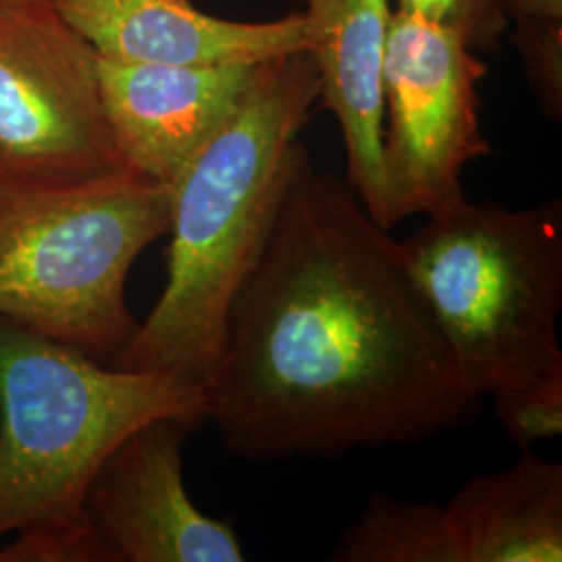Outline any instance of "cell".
Here are the masks:
<instances>
[{
    "label": "cell",
    "instance_id": "cell-2",
    "mask_svg": "<svg viewBox=\"0 0 562 562\" xmlns=\"http://www.w3.org/2000/svg\"><path fill=\"white\" fill-rule=\"evenodd\" d=\"M317 102L319 78L306 50L257 65L236 109L169 186L167 283L111 367L211 382L232 302L278 222Z\"/></svg>",
    "mask_w": 562,
    "mask_h": 562
},
{
    "label": "cell",
    "instance_id": "cell-13",
    "mask_svg": "<svg viewBox=\"0 0 562 562\" xmlns=\"http://www.w3.org/2000/svg\"><path fill=\"white\" fill-rule=\"evenodd\" d=\"M334 562H461L443 506L373 494L341 531Z\"/></svg>",
    "mask_w": 562,
    "mask_h": 562
},
{
    "label": "cell",
    "instance_id": "cell-6",
    "mask_svg": "<svg viewBox=\"0 0 562 562\" xmlns=\"http://www.w3.org/2000/svg\"><path fill=\"white\" fill-rule=\"evenodd\" d=\"M125 169L94 48L55 0H0V176L44 190Z\"/></svg>",
    "mask_w": 562,
    "mask_h": 562
},
{
    "label": "cell",
    "instance_id": "cell-14",
    "mask_svg": "<svg viewBox=\"0 0 562 562\" xmlns=\"http://www.w3.org/2000/svg\"><path fill=\"white\" fill-rule=\"evenodd\" d=\"M508 20L517 23L515 42L543 113L561 120L562 0H504Z\"/></svg>",
    "mask_w": 562,
    "mask_h": 562
},
{
    "label": "cell",
    "instance_id": "cell-3",
    "mask_svg": "<svg viewBox=\"0 0 562 562\" xmlns=\"http://www.w3.org/2000/svg\"><path fill=\"white\" fill-rule=\"evenodd\" d=\"M402 257L464 383L521 450L562 434V204L461 202L427 215Z\"/></svg>",
    "mask_w": 562,
    "mask_h": 562
},
{
    "label": "cell",
    "instance_id": "cell-4",
    "mask_svg": "<svg viewBox=\"0 0 562 562\" xmlns=\"http://www.w3.org/2000/svg\"><path fill=\"white\" fill-rule=\"evenodd\" d=\"M162 417L201 427L206 387L104 367L0 319V562H104L88 487L127 436Z\"/></svg>",
    "mask_w": 562,
    "mask_h": 562
},
{
    "label": "cell",
    "instance_id": "cell-8",
    "mask_svg": "<svg viewBox=\"0 0 562 562\" xmlns=\"http://www.w3.org/2000/svg\"><path fill=\"white\" fill-rule=\"evenodd\" d=\"M199 429L162 417L138 427L102 462L86 515L104 562H241L232 522L204 515L183 483L181 448Z\"/></svg>",
    "mask_w": 562,
    "mask_h": 562
},
{
    "label": "cell",
    "instance_id": "cell-15",
    "mask_svg": "<svg viewBox=\"0 0 562 562\" xmlns=\"http://www.w3.org/2000/svg\"><path fill=\"white\" fill-rule=\"evenodd\" d=\"M398 9L454 30L475 53H496L510 23L504 0H398Z\"/></svg>",
    "mask_w": 562,
    "mask_h": 562
},
{
    "label": "cell",
    "instance_id": "cell-5",
    "mask_svg": "<svg viewBox=\"0 0 562 562\" xmlns=\"http://www.w3.org/2000/svg\"><path fill=\"white\" fill-rule=\"evenodd\" d=\"M171 190L132 169L0 204V319L111 361L136 331L125 281L169 232Z\"/></svg>",
    "mask_w": 562,
    "mask_h": 562
},
{
    "label": "cell",
    "instance_id": "cell-1",
    "mask_svg": "<svg viewBox=\"0 0 562 562\" xmlns=\"http://www.w3.org/2000/svg\"><path fill=\"white\" fill-rule=\"evenodd\" d=\"M480 411L401 241L306 153L206 383L225 450L259 462L340 457L422 442Z\"/></svg>",
    "mask_w": 562,
    "mask_h": 562
},
{
    "label": "cell",
    "instance_id": "cell-9",
    "mask_svg": "<svg viewBox=\"0 0 562 562\" xmlns=\"http://www.w3.org/2000/svg\"><path fill=\"white\" fill-rule=\"evenodd\" d=\"M257 65H153L99 57L102 104L123 162L171 186L236 109Z\"/></svg>",
    "mask_w": 562,
    "mask_h": 562
},
{
    "label": "cell",
    "instance_id": "cell-10",
    "mask_svg": "<svg viewBox=\"0 0 562 562\" xmlns=\"http://www.w3.org/2000/svg\"><path fill=\"white\" fill-rule=\"evenodd\" d=\"M102 59L153 65H244L306 50L302 13L236 21L206 15L190 0H55Z\"/></svg>",
    "mask_w": 562,
    "mask_h": 562
},
{
    "label": "cell",
    "instance_id": "cell-12",
    "mask_svg": "<svg viewBox=\"0 0 562 562\" xmlns=\"http://www.w3.org/2000/svg\"><path fill=\"white\" fill-rule=\"evenodd\" d=\"M461 562H561L562 464L531 450L443 504Z\"/></svg>",
    "mask_w": 562,
    "mask_h": 562
},
{
    "label": "cell",
    "instance_id": "cell-16",
    "mask_svg": "<svg viewBox=\"0 0 562 562\" xmlns=\"http://www.w3.org/2000/svg\"><path fill=\"white\" fill-rule=\"evenodd\" d=\"M13 192H18V190H13V188H11V186L4 181V178L0 176V204L7 201V199L13 194Z\"/></svg>",
    "mask_w": 562,
    "mask_h": 562
},
{
    "label": "cell",
    "instance_id": "cell-11",
    "mask_svg": "<svg viewBox=\"0 0 562 562\" xmlns=\"http://www.w3.org/2000/svg\"><path fill=\"white\" fill-rule=\"evenodd\" d=\"M306 53L319 78V102L340 123L348 186L373 222L387 229L383 183V57L387 0H302Z\"/></svg>",
    "mask_w": 562,
    "mask_h": 562
},
{
    "label": "cell",
    "instance_id": "cell-7",
    "mask_svg": "<svg viewBox=\"0 0 562 562\" xmlns=\"http://www.w3.org/2000/svg\"><path fill=\"white\" fill-rule=\"evenodd\" d=\"M485 74V60L454 30L392 13L382 76L387 229L467 199L464 167L492 150L480 123Z\"/></svg>",
    "mask_w": 562,
    "mask_h": 562
}]
</instances>
